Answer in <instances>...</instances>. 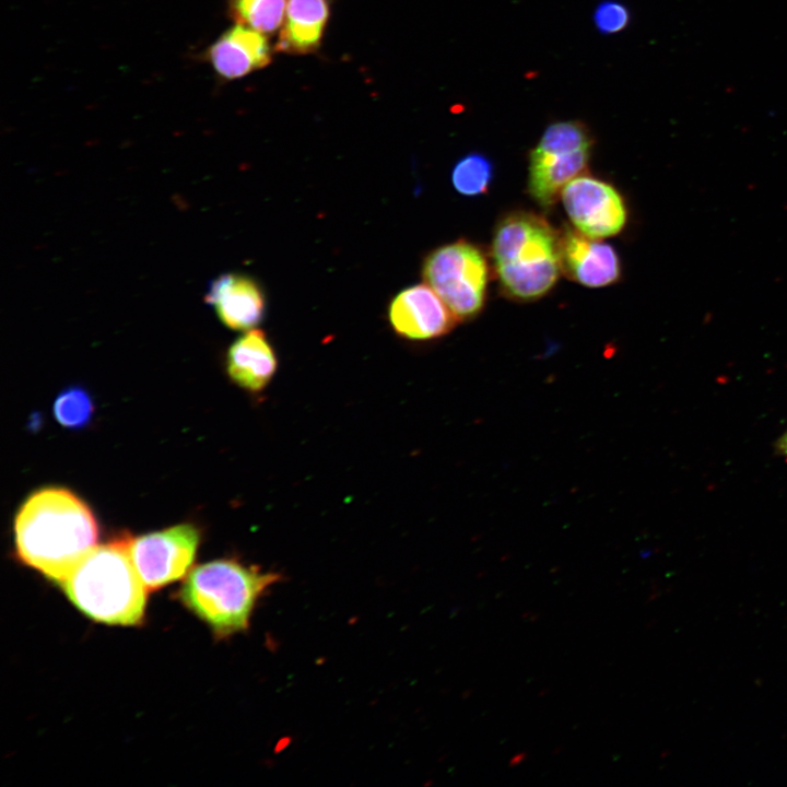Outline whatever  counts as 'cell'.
Here are the masks:
<instances>
[{"mask_svg":"<svg viewBox=\"0 0 787 787\" xmlns=\"http://www.w3.org/2000/svg\"><path fill=\"white\" fill-rule=\"evenodd\" d=\"M388 319L397 334L419 341L446 334L457 320L425 283L400 291L389 304Z\"/></svg>","mask_w":787,"mask_h":787,"instance_id":"obj_9","label":"cell"},{"mask_svg":"<svg viewBox=\"0 0 787 787\" xmlns=\"http://www.w3.org/2000/svg\"><path fill=\"white\" fill-rule=\"evenodd\" d=\"M280 579L278 573L220 559L190 571L177 598L222 639L249 627L257 602Z\"/></svg>","mask_w":787,"mask_h":787,"instance_id":"obj_3","label":"cell"},{"mask_svg":"<svg viewBox=\"0 0 787 787\" xmlns=\"http://www.w3.org/2000/svg\"><path fill=\"white\" fill-rule=\"evenodd\" d=\"M491 252L502 291L519 301L547 294L562 270L560 236L529 212H513L498 222Z\"/></svg>","mask_w":787,"mask_h":787,"instance_id":"obj_4","label":"cell"},{"mask_svg":"<svg viewBox=\"0 0 787 787\" xmlns=\"http://www.w3.org/2000/svg\"><path fill=\"white\" fill-rule=\"evenodd\" d=\"M207 302L227 328L247 331L263 318L266 301L259 284L239 273H225L210 283Z\"/></svg>","mask_w":787,"mask_h":787,"instance_id":"obj_11","label":"cell"},{"mask_svg":"<svg viewBox=\"0 0 787 787\" xmlns=\"http://www.w3.org/2000/svg\"><path fill=\"white\" fill-rule=\"evenodd\" d=\"M493 178L491 161L480 154L471 153L458 161L451 173L455 189L465 196H478L485 192Z\"/></svg>","mask_w":787,"mask_h":787,"instance_id":"obj_16","label":"cell"},{"mask_svg":"<svg viewBox=\"0 0 787 787\" xmlns=\"http://www.w3.org/2000/svg\"><path fill=\"white\" fill-rule=\"evenodd\" d=\"M60 585L93 621L132 626L144 620L149 590L132 563L128 535L94 547Z\"/></svg>","mask_w":787,"mask_h":787,"instance_id":"obj_2","label":"cell"},{"mask_svg":"<svg viewBox=\"0 0 787 787\" xmlns=\"http://www.w3.org/2000/svg\"><path fill=\"white\" fill-rule=\"evenodd\" d=\"M209 60L221 77L238 79L269 64L271 48L262 33L237 24L213 43Z\"/></svg>","mask_w":787,"mask_h":787,"instance_id":"obj_12","label":"cell"},{"mask_svg":"<svg viewBox=\"0 0 787 787\" xmlns=\"http://www.w3.org/2000/svg\"><path fill=\"white\" fill-rule=\"evenodd\" d=\"M278 366L275 352L263 331L247 330L230 346L226 369L230 378L250 391L263 390Z\"/></svg>","mask_w":787,"mask_h":787,"instance_id":"obj_13","label":"cell"},{"mask_svg":"<svg viewBox=\"0 0 787 787\" xmlns=\"http://www.w3.org/2000/svg\"><path fill=\"white\" fill-rule=\"evenodd\" d=\"M594 139L578 120L551 124L529 156L528 190L542 207L553 205L563 188L587 167Z\"/></svg>","mask_w":787,"mask_h":787,"instance_id":"obj_5","label":"cell"},{"mask_svg":"<svg viewBox=\"0 0 787 787\" xmlns=\"http://www.w3.org/2000/svg\"><path fill=\"white\" fill-rule=\"evenodd\" d=\"M328 0H289L278 47L292 54L314 51L329 17Z\"/></svg>","mask_w":787,"mask_h":787,"instance_id":"obj_14","label":"cell"},{"mask_svg":"<svg viewBox=\"0 0 787 787\" xmlns=\"http://www.w3.org/2000/svg\"><path fill=\"white\" fill-rule=\"evenodd\" d=\"M630 20L629 9L615 0L601 1L594 13L595 26L603 35L622 32L629 25Z\"/></svg>","mask_w":787,"mask_h":787,"instance_id":"obj_18","label":"cell"},{"mask_svg":"<svg viewBox=\"0 0 787 787\" xmlns=\"http://www.w3.org/2000/svg\"><path fill=\"white\" fill-rule=\"evenodd\" d=\"M228 5L238 24L269 34L283 24L287 4L285 0H230Z\"/></svg>","mask_w":787,"mask_h":787,"instance_id":"obj_15","label":"cell"},{"mask_svg":"<svg viewBox=\"0 0 787 787\" xmlns=\"http://www.w3.org/2000/svg\"><path fill=\"white\" fill-rule=\"evenodd\" d=\"M560 255L562 270L587 287H602L620 278V260L613 247L577 230H564Z\"/></svg>","mask_w":787,"mask_h":787,"instance_id":"obj_10","label":"cell"},{"mask_svg":"<svg viewBox=\"0 0 787 787\" xmlns=\"http://www.w3.org/2000/svg\"><path fill=\"white\" fill-rule=\"evenodd\" d=\"M94 413V403L90 393L82 387H69L61 391L54 403L56 420L64 427L85 426Z\"/></svg>","mask_w":787,"mask_h":787,"instance_id":"obj_17","label":"cell"},{"mask_svg":"<svg viewBox=\"0 0 787 787\" xmlns=\"http://www.w3.org/2000/svg\"><path fill=\"white\" fill-rule=\"evenodd\" d=\"M17 559L60 584L98 539L91 508L73 492L44 488L32 493L14 519Z\"/></svg>","mask_w":787,"mask_h":787,"instance_id":"obj_1","label":"cell"},{"mask_svg":"<svg viewBox=\"0 0 787 787\" xmlns=\"http://www.w3.org/2000/svg\"><path fill=\"white\" fill-rule=\"evenodd\" d=\"M200 542V531L191 524L131 538L129 552L143 584L150 591L187 576Z\"/></svg>","mask_w":787,"mask_h":787,"instance_id":"obj_7","label":"cell"},{"mask_svg":"<svg viewBox=\"0 0 787 787\" xmlns=\"http://www.w3.org/2000/svg\"><path fill=\"white\" fill-rule=\"evenodd\" d=\"M422 278L457 320H469L483 308L489 267L473 244L458 240L435 248L423 261Z\"/></svg>","mask_w":787,"mask_h":787,"instance_id":"obj_6","label":"cell"},{"mask_svg":"<svg viewBox=\"0 0 787 787\" xmlns=\"http://www.w3.org/2000/svg\"><path fill=\"white\" fill-rule=\"evenodd\" d=\"M561 199L575 228L590 238L614 236L625 226L624 200L603 180L579 175L563 188Z\"/></svg>","mask_w":787,"mask_h":787,"instance_id":"obj_8","label":"cell"},{"mask_svg":"<svg viewBox=\"0 0 787 787\" xmlns=\"http://www.w3.org/2000/svg\"><path fill=\"white\" fill-rule=\"evenodd\" d=\"M776 448L780 455L787 458V430L777 441Z\"/></svg>","mask_w":787,"mask_h":787,"instance_id":"obj_19","label":"cell"}]
</instances>
